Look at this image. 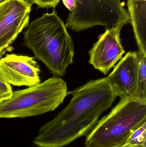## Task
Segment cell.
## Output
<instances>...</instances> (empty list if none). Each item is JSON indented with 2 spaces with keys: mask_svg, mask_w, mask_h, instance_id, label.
<instances>
[{
  "mask_svg": "<svg viewBox=\"0 0 146 147\" xmlns=\"http://www.w3.org/2000/svg\"><path fill=\"white\" fill-rule=\"evenodd\" d=\"M63 4L70 11H73L75 6V0H62Z\"/></svg>",
  "mask_w": 146,
  "mask_h": 147,
  "instance_id": "obj_15",
  "label": "cell"
},
{
  "mask_svg": "<svg viewBox=\"0 0 146 147\" xmlns=\"http://www.w3.org/2000/svg\"><path fill=\"white\" fill-rule=\"evenodd\" d=\"M107 78L115 92L121 98H135L137 90L139 52H129Z\"/></svg>",
  "mask_w": 146,
  "mask_h": 147,
  "instance_id": "obj_9",
  "label": "cell"
},
{
  "mask_svg": "<svg viewBox=\"0 0 146 147\" xmlns=\"http://www.w3.org/2000/svg\"><path fill=\"white\" fill-rule=\"evenodd\" d=\"M146 123V101L121 98L86 136L85 147H124L132 133Z\"/></svg>",
  "mask_w": 146,
  "mask_h": 147,
  "instance_id": "obj_3",
  "label": "cell"
},
{
  "mask_svg": "<svg viewBox=\"0 0 146 147\" xmlns=\"http://www.w3.org/2000/svg\"><path fill=\"white\" fill-rule=\"evenodd\" d=\"M68 92L66 82L57 77L14 92L10 98L0 102V118H24L53 111Z\"/></svg>",
  "mask_w": 146,
  "mask_h": 147,
  "instance_id": "obj_4",
  "label": "cell"
},
{
  "mask_svg": "<svg viewBox=\"0 0 146 147\" xmlns=\"http://www.w3.org/2000/svg\"><path fill=\"white\" fill-rule=\"evenodd\" d=\"M24 36L26 45L53 74L65 75L73 63L74 47L65 24L55 10L32 21Z\"/></svg>",
  "mask_w": 146,
  "mask_h": 147,
  "instance_id": "obj_2",
  "label": "cell"
},
{
  "mask_svg": "<svg viewBox=\"0 0 146 147\" xmlns=\"http://www.w3.org/2000/svg\"><path fill=\"white\" fill-rule=\"evenodd\" d=\"M10 1L11 0H5L4 1L0 3V13L9 5Z\"/></svg>",
  "mask_w": 146,
  "mask_h": 147,
  "instance_id": "obj_16",
  "label": "cell"
},
{
  "mask_svg": "<svg viewBox=\"0 0 146 147\" xmlns=\"http://www.w3.org/2000/svg\"><path fill=\"white\" fill-rule=\"evenodd\" d=\"M32 6L27 0H11L9 5L0 13V57L28 27Z\"/></svg>",
  "mask_w": 146,
  "mask_h": 147,
  "instance_id": "obj_8",
  "label": "cell"
},
{
  "mask_svg": "<svg viewBox=\"0 0 146 147\" xmlns=\"http://www.w3.org/2000/svg\"><path fill=\"white\" fill-rule=\"evenodd\" d=\"M125 25L106 28L98 40L89 51V63L94 69L107 74L111 69L122 58L125 51L122 45L120 33Z\"/></svg>",
  "mask_w": 146,
  "mask_h": 147,
  "instance_id": "obj_6",
  "label": "cell"
},
{
  "mask_svg": "<svg viewBox=\"0 0 146 147\" xmlns=\"http://www.w3.org/2000/svg\"><path fill=\"white\" fill-rule=\"evenodd\" d=\"M135 98L146 101V56L139 52V67Z\"/></svg>",
  "mask_w": 146,
  "mask_h": 147,
  "instance_id": "obj_11",
  "label": "cell"
},
{
  "mask_svg": "<svg viewBox=\"0 0 146 147\" xmlns=\"http://www.w3.org/2000/svg\"><path fill=\"white\" fill-rule=\"evenodd\" d=\"M32 4H37L39 7L49 8H55L60 2V0H27Z\"/></svg>",
  "mask_w": 146,
  "mask_h": 147,
  "instance_id": "obj_14",
  "label": "cell"
},
{
  "mask_svg": "<svg viewBox=\"0 0 146 147\" xmlns=\"http://www.w3.org/2000/svg\"><path fill=\"white\" fill-rule=\"evenodd\" d=\"M13 92L11 85L0 78V102L10 98Z\"/></svg>",
  "mask_w": 146,
  "mask_h": 147,
  "instance_id": "obj_13",
  "label": "cell"
},
{
  "mask_svg": "<svg viewBox=\"0 0 146 147\" xmlns=\"http://www.w3.org/2000/svg\"><path fill=\"white\" fill-rule=\"evenodd\" d=\"M127 6L139 52L146 56V0H127Z\"/></svg>",
  "mask_w": 146,
  "mask_h": 147,
  "instance_id": "obj_10",
  "label": "cell"
},
{
  "mask_svg": "<svg viewBox=\"0 0 146 147\" xmlns=\"http://www.w3.org/2000/svg\"><path fill=\"white\" fill-rule=\"evenodd\" d=\"M146 123L134 131L124 147H146Z\"/></svg>",
  "mask_w": 146,
  "mask_h": 147,
  "instance_id": "obj_12",
  "label": "cell"
},
{
  "mask_svg": "<svg viewBox=\"0 0 146 147\" xmlns=\"http://www.w3.org/2000/svg\"><path fill=\"white\" fill-rule=\"evenodd\" d=\"M40 68L34 57L7 54L0 59V78L9 84L31 86L40 82Z\"/></svg>",
  "mask_w": 146,
  "mask_h": 147,
  "instance_id": "obj_7",
  "label": "cell"
},
{
  "mask_svg": "<svg viewBox=\"0 0 146 147\" xmlns=\"http://www.w3.org/2000/svg\"><path fill=\"white\" fill-rule=\"evenodd\" d=\"M69 104L41 127L33 141L38 147H62L86 136L117 96L107 78L91 80L71 91Z\"/></svg>",
  "mask_w": 146,
  "mask_h": 147,
  "instance_id": "obj_1",
  "label": "cell"
},
{
  "mask_svg": "<svg viewBox=\"0 0 146 147\" xmlns=\"http://www.w3.org/2000/svg\"><path fill=\"white\" fill-rule=\"evenodd\" d=\"M5 0H0V3L4 1Z\"/></svg>",
  "mask_w": 146,
  "mask_h": 147,
  "instance_id": "obj_17",
  "label": "cell"
},
{
  "mask_svg": "<svg viewBox=\"0 0 146 147\" xmlns=\"http://www.w3.org/2000/svg\"><path fill=\"white\" fill-rule=\"evenodd\" d=\"M130 23L128 11L121 0H75V6L66 20L67 28L76 32L97 26L106 28Z\"/></svg>",
  "mask_w": 146,
  "mask_h": 147,
  "instance_id": "obj_5",
  "label": "cell"
}]
</instances>
